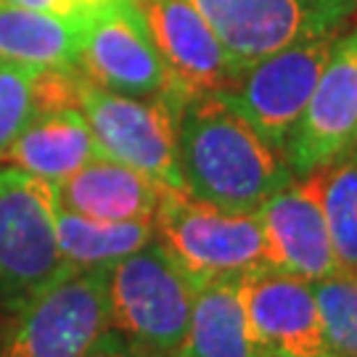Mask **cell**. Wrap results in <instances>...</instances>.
Returning a JSON list of instances; mask_svg holds the SVG:
<instances>
[{
    "mask_svg": "<svg viewBox=\"0 0 357 357\" xmlns=\"http://www.w3.org/2000/svg\"><path fill=\"white\" fill-rule=\"evenodd\" d=\"M183 193L228 212L255 215L294 180L273 149L217 90L188 93L178 112Z\"/></svg>",
    "mask_w": 357,
    "mask_h": 357,
    "instance_id": "6da1fadb",
    "label": "cell"
},
{
    "mask_svg": "<svg viewBox=\"0 0 357 357\" xmlns=\"http://www.w3.org/2000/svg\"><path fill=\"white\" fill-rule=\"evenodd\" d=\"M199 289L178 259L153 238L109 268V328L132 347L175 357Z\"/></svg>",
    "mask_w": 357,
    "mask_h": 357,
    "instance_id": "7a4b0ae2",
    "label": "cell"
},
{
    "mask_svg": "<svg viewBox=\"0 0 357 357\" xmlns=\"http://www.w3.org/2000/svg\"><path fill=\"white\" fill-rule=\"evenodd\" d=\"M153 233L199 286L273 268L257 212H228L175 188H162Z\"/></svg>",
    "mask_w": 357,
    "mask_h": 357,
    "instance_id": "3957f363",
    "label": "cell"
},
{
    "mask_svg": "<svg viewBox=\"0 0 357 357\" xmlns=\"http://www.w3.org/2000/svg\"><path fill=\"white\" fill-rule=\"evenodd\" d=\"M53 183L19 167L0 169V320L11 318L66 268L56 241ZM0 323V326H3Z\"/></svg>",
    "mask_w": 357,
    "mask_h": 357,
    "instance_id": "277c9868",
    "label": "cell"
},
{
    "mask_svg": "<svg viewBox=\"0 0 357 357\" xmlns=\"http://www.w3.org/2000/svg\"><path fill=\"white\" fill-rule=\"evenodd\" d=\"M109 268H66L0 326V357H85L109 331Z\"/></svg>",
    "mask_w": 357,
    "mask_h": 357,
    "instance_id": "5b68a950",
    "label": "cell"
},
{
    "mask_svg": "<svg viewBox=\"0 0 357 357\" xmlns=\"http://www.w3.org/2000/svg\"><path fill=\"white\" fill-rule=\"evenodd\" d=\"M183 98L185 93L178 88L151 98H132L82 79L79 112L103 156L138 169L159 185L183 191L178 169V112Z\"/></svg>",
    "mask_w": 357,
    "mask_h": 357,
    "instance_id": "8992f818",
    "label": "cell"
},
{
    "mask_svg": "<svg viewBox=\"0 0 357 357\" xmlns=\"http://www.w3.org/2000/svg\"><path fill=\"white\" fill-rule=\"evenodd\" d=\"M339 35L302 40L241 66L225 90H217L265 141L283 153L305 112Z\"/></svg>",
    "mask_w": 357,
    "mask_h": 357,
    "instance_id": "52a82bcc",
    "label": "cell"
},
{
    "mask_svg": "<svg viewBox=\"0 0 357 357\" xmlns=\"http://www.w3.org/2000/svg\"><path fill=\"white\" fill-rule=\"evenodd\" d=\"M77 69L93 85L132 98H151L172 88L135 0H96L82 8Z\"/></svg>",
    "mask_w": 357,
    "mask_h": 357,
    "instance_id": "ba28073f",
    "label": "cell"
},
{
    "mask_svg": "<svg viewBox=\"0 0 357 357\" xmlns=\"http://www.w3.org/2000/svg\"><path fill=\"white\" fill-rule=\"evenodd\" d=\"M241 66L302 43L342 35L357 0H191Z\"/></svg>",
    "mask_w": 357,
    "mask_h": 357,
    "instance_id": "9c48e42d",
    "label": "cell"
},
{
    "mask_svg": "<svg viewBox=\"0 0 357 357\" xmlns=\"http://www.w3.org/2000/svg\"><path fill=\"white\" fill-rule=\"evenodd\" d=\"M357 146V24L339 35L283 159L294 178H307Z\"/></svg>",
    "mask_w": 357,
    "mask_h": 357,
    "instance_id": "30bf717a",
    "label": "cell"
},
{
    "mask_svg": "<svg viewBox=\"0 0 357 357\" xmlns=\"http://www.w3.org/2000/svg\"><path fill=\"white\" fill-rule=\"evenodd\" d=\"M246 320L262 352L336 357L326 339L312 283L283 270L262 268L241 278Z\"/></svg>",
    "mask_w": 357,
    "mask_h": 357,
    "instance_id": "8fae6325",
    "label": "cell"
},
{
    "mask_svg": "<svg viewBox=\"0 0 357 357\" xmlns=\"http://www.w3.org/2000/svg\"><path fill=\"white\" fill-rule=\"evenodd\" d=\"M151 29L172 88L180 93L225 90L241 72L215 26L191 0H135Z\"/></svg>",
    "mask_w": 357,
    "mask_h": 357,
    "instance_id": "7c38bea8",
    "label": "cell"
},
{
    "mask_svg": "<svg viewBox=\"0 0 357 357\" xmlns=\"http://www.w3.org/2000/svg\"><path fill=\"white\" fill-rule=\"evenodd\" d=\"M275 270L318 283L339 273L323 212L318 175L294 178L257 209Z\"/></svg>",
    "mask_w": 357,
    "mask_h": 357,
    "instance_id": "4fadbf2b",
    "label": "cell"
},
{
    "mask_svg": "<svg viewBox=\"0 0 357 357\" xmlns=\"http://www.w3.org/2000/svg\"><path fill=\"white\" fill-rule=\"evenodd\" d=\"M162 188L167 185L109 156H98L53 183L56 204L103 222L153 220Z\"/></svg>",
    "mask_w": 357,
    "mask_h": 357,
    "instance_id": "5bb4252c",
    "label": "cell"
},
{
    "mask_svg": "<svg viewBox=\"0 0 357 357\" xmlns=\"http://www.w3.org/2000/svg\"><path fill=\"white\" fill-rule=\"evenodd\" d=\"M98 156L103 153L90 132L85 114L77 106H64L40 112L29 122V128L13 141L0 165L19 167L56 183Z\"/></svg>",
    "mask_w": 357,
    "mask_h": 357,
    "instance_id": "9a60e30c",
    "label": "cell"
},
{
    "mask_svg": "<svg viewBox=\"0 0 357 357\" xmlns=\"http://www.w3.org/2000/svg\"><path fill=\"white\" fill-rule=\"evenodd\" d=\"M241 299V278L204 283L175 357H259Z\"/></svg>",
    "mask_w": 357,
    "mask_h": 357,
    "instance_id": "2e32d148",
    "label": "cell"
},
{
    "mask_svg": "<svg viewBox=\"0 0 357 357\" xmlns=\"http://www.w3.org/2000/svg\"><path fill=\"white\" fill-rule=\"evenodd\" d=\"M79 40L82 11L56 16L0 0V61L38 69H77Z\"/></svg>",
    "mask_w": 357,
    "mask_h": 357,
    "instance_id": "e0dca14e",
    "label": "cell"
},
{
    "mask_svg": "<svg viewBox=\"0 0 357 357\" xmlns=\"http://www.w3.org/2000/svg\"><path fill=\"white\" fill-rule=\"evenodd\" d=\"M56 241L66 265L72 268H112L153 241V220L103 222L69 212L56 204Z\"/></svg>",
    "mask_w": 357,
    "mask_h": 357,
    "instance_id": "ac0fdd59",
    "label": "cell"
},
{
    "mask_svg": "<svg viewBox=\"0 0 357 357\" xmlns=\"http://www.w3.org/2000/svg\"><path fill=\"white\" fill-rule=\"evenodd\" d=\"M315 175L339 273L357 275V146Z\"/></svg>",
    "mask_w": 357,
    "mask_h": 357,
    "instance_id": "d6986e66",
    "label": "cell"
},
{
    "mask_svg": "<svg viewBox=\"0 0 357 357\" xmlns=\"http://www.w3.org/2000/svg\"><path fill=\"white\" fill-rule=\"evenodd\" d=\"M326 339L336 357H357V275L333 273L312 283Z\"/></svg>",
    "mask_w": 357,
    "mask_h": 357,
    "instance_id": "ffe728a7",
    "label": "cell"
},
{
    "mask_svg": "<svg viewBox=\"0 0 357 357\" xmlns=\"http://www.w3.org/2000/svg\"><path fill=\"white\" fill-rule=\"evenodd\" d=\"M38 66L0 61V159L40 114Z\"/></svg>",
    "mask_w": 357,
    "mask_h": 357,
    "instance_id": "44dd1931",
    "label": "cell"
},
{
    "mask_svg": "<svg viewBox=\"0 0 357 357\" xmlns=\"http://www.w3.org/2000/svg\"><path fill=\"white\" fill-rule=\"evenodd\" d=\"M85 357H165V355H156V352H149V349H141V347H132L119 333H114L109 328L98 339V344L93 347Z\"/></svg>",
    "mask_w": 357,
    "mask_h": 357,
    "instance_id": "7402d4cb",
    "label": "cell"
},
{
    "mask_svg": "<svg viewBox=\"0 0 357 357\" xmlns=\"http://www.w3.org/2000/svg\"><path fill=\"white\" fill-rule=\"evenodd\" d=\"M6 3L32 8V11L56 13V16H75V13H79L88 6V3H79V0H6Z\"/></svg>",
    "mask_w": 357,
    "mask_h": 357,
    "instance_id": "603a6c76",
    "label": "cell"
},
{
    "mask_svg": "<svg viewBox=\"0 0 357 357\" xmlns=\"http://www.w3.org/2000/svg\"><path fill=\"white\" fill-rule=\"evenodd\" d=\"M259 357H296V355H283V352H262Z\"/></svg>",
    "mask_w": 357,
    "mask_h": 357,
    "instance_id": "cb8c5ba5",
    "label": "cell"
},
{
    "mask_svg": "<svg viewBox=\"0 0 357 357\" xmlns=\"http://www.w3.org/2000/svg\"><path fill=\"white\" fill-rule=\"evenodd\" d=\"M79 3H96V0H79Z\"/></svg>",
    "mask_w": 357,
    "mask_h": 357,
    "instance_id": "d4e9b609",
    "label": "cell"
}]
</instances>
